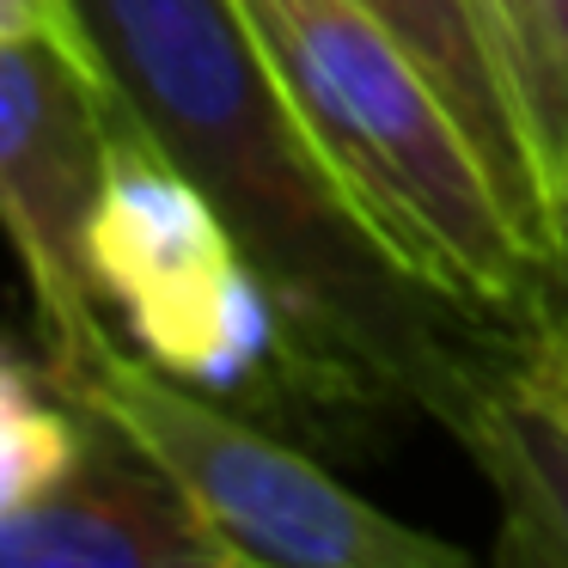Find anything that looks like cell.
Listing matches in <instances>:
<instances>
[{
  "label": "cell",
  "mask_w": 568,
  "mask_h": 568,
  "mask_svg": "<svg viewBox=\"0 0 568 568\" xmlns=\"http://www.w3.org/2000/svg\"><path fill=\"white\" fill-rule=\"evenodd\" d=\"M361 7L385 31H397V43L428 68L440 99L465 123L470 148L495 172L519 233L556 270V257H562L556 184H550V165H544L538 129H531L526 87H519V68H514V43H507L495 0H361Z\"/></svg>",
  "instance_id": "cell-7"
},
{
  "label": "cell",
  "mask_w": 568,
  "mask_h": 568,
  "mask_svg": "<svg viewBox=\"0 0 568 568\" xmlns=\"http://www.w3.org/2000/svg\"><path fill=\"white\" fill-rule=\"evenodd\" d=\"M68 404L116 428L141 458L178 483L196 519L239 562L270 568H465L458 544L392 519L355 489L294 453L287 440L239 422L209 392L160 373L148 355L116 343Z\"/></svg>",
  "instance_id": "cell-3"
},
{
  "label": "cell",
  "mask_w": 568,
  "mask_h": 568,
  "mask_svg": "<svg viewBox=\"0 0 568 568\" xmlns=\"http://www.w3.org/2000/svg\"><path fill=\"white\" fill-rule=\"evenodd\" d=\"M0 568H233V556L153 458L87 416L74 470L0 514Z\"/></svg>",
  "instance_id": "cell-6"
},
{
  "label": "cell",
  "mask_w": 568,
  "mask_h": 568,
  "mask_svg": "<svg viewBox=\"0 0 568 568\" xmlns=\"http://www.w3.org/2000/svg\"><path fill=\"white\" fill-rule=\"evenodd\" d=\"M80 453H87V409L43 404L31 373L0 355V514L68 477Z\"/></svg>",
  "instance_id": "cell-9"
},
{
  "label": "cell",
  "mask_w": 568,
  "mask_h": 568,
  "mask_svg": "<svg viewBox=\"0 0 568 568\" xmlns=\"http://www.w3.org/2000/svg\"><path fill=\"white\" fill-rule=\"evenodd\" d=\"M556 233H562V257H556V306L568 312V160H562V184H556Z\"/></svg>",
  "instance_id": "cell-13"
},
{
  "label": "cell",
  "mask_w": 568,
  "mask_h": 568,
  "mask_svg": "<svg viewBox=\"0 0 568 568\" xmlns=\"http://www.w3.org/2000/svg\"><path fill=\"white\" fill-rule=\"evenodd\" d=\"M116 116L123 104L92 50L43 31H0V233L31 287L55 392L116 348L92 294V214Z\"/></svg>",
  "instance_id": "cell-5"
},
{
  "label": "cell",
  "mask_w": 568,
  "mask_h": 568,
  "mask_svg": "<svg viewBox=\"0 0 568 568\" xmlns=\"http://www.w3.org/2000/svg\"><path fill=\"white\" fill-rule=\"evenodd\" d=\"M92 294L135 355L209 397L294 379L287 318L245 239L135 123L116 116L92 214ZM300 385V379H294Z\"/></svg>",
  "instance_id": "cell-4"
},
{
  "label": "cell",
  "mask_w": 568,
  "mask_h": 568,
  "mask_svg": "<svg viewBox=\"0 0 568 568\" xmlns=\"http://www.w3.org/2000/svg\"><path fill=\"white\" fill-rule=\"evenodd\" d=\"M239 7L348 196L434 287L495 324L550 306L556 270L519 233L495 172L397 31L361 0Z\"/></svg>",
  "instance_id": "cell-2"
},
{
  "label": "cell",
  "mask_w": 568,
  "mask_h": 568,
  "mask_svg": "<svg viewBox=\"0 0 568 568\" xmlns=\"http://www.w3.org/2000/svg\"><path fill=\"white\" fill-rule=\"evenodd\" d=\"M514 348V343H507ZM453 440L501 495L507 562L568 568V416L514 373V361L483 379Z\"/></svg>",
  "instance_id": "cell-8"
},
{
  "label": "cell",
  "mask_w": 568,
  "mask_h": 568,
  "mask_svg": "<svg viewBox=\"0 0 568 568\" xmlns=\"http://www.w3.org/2000/svg\"><path fill=\"white\" fill-rule=\"evenodd\" d=\"M0 31H43V38H62V43H74V50H92L74 0H0Z\"/></svg>",
  "instance_id": "cell-12"
},
{
  "label": "cell",
  "mask_w": 568,
  "mask_h": 568,
  "mask_svg": "<svg viewBox=\"0 0 568 568\" xmlns=\"http://www.w3.org/2000/svg\"><path fill=\"white\" fill-rule=\"evenodd\" d=\"M507 361H514V373L531 385V392L550 397V404L568 416V312L556 306V300L544 312H531V318L514 331Z\"/></svg>",
  "instance_id": "cell-11"
},
{
  "label": "cell",
  "mask_w": 568,
  "mask_h": 568,
  "mask_svg": "<svg viewBox=\"0 0 568 568\" xmlns=\"http://www.w3.org/2000/svg\"><path fill=\"white\" fill-rule=\"evenodd\" d=\"M507 31H514V62L526 87V111L538 129L550 184H562L568 160V0H507Z\"/></svg>",
  "instance_id": "cell-10"
},
{
  "label": "cell",
  "mask_w": 568,
  "mask_h": 568,
  "mask_svg": "<svg viewBox=\"0 0 568 568\" xmlns=\"http://www.w3.org/2000/svg\"><path fill=\"white\" fill-rule=\"evenodd\" d=\"M129 123L257 257L294 379L331 404H416L446 434L519 324L434 287L348 196L239 0H74Z\"/></svg>",
  "instance_id": "cell-1"
}]
</instances>
